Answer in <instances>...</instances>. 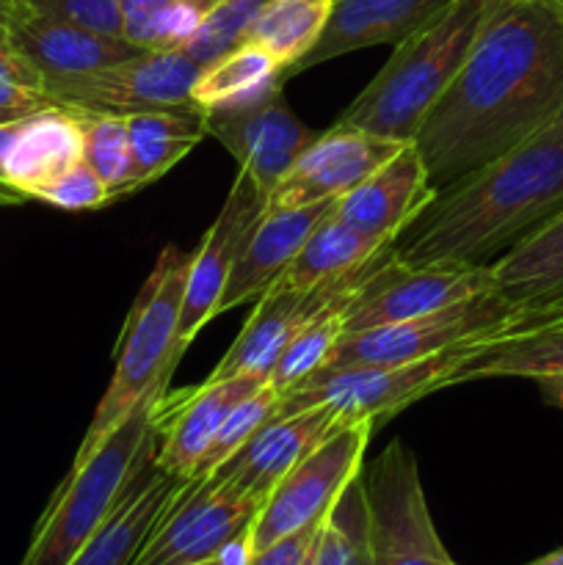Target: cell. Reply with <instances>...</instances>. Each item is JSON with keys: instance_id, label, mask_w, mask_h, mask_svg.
<instances>
[{"instance_id": "2e32d148", "label": "cell", "mask_w": 563, "mask_h": 565, "mask_svg": "<svg viewBox=\"0 0 563 565\" xmlns=\"http://www.w3.org/2000/svg\"><path fill=\"white\" fill-rule=\"evenodd\" d=\"M3 36L36 70L44 88L141 53V47L127 39L108 36L11 0H3Z\"/></svg>"}, {"instance_id": "603a6c76", "label": "cell", "mask_w": 563, "mask_h": 565, "mask_svg": "<svg viewBox=\"0 0 563 565\" xmlns=\"http://www.w3.org/2000/svg\"><path fill=\"white\" fill-rule=\"evenodd\" d=\"M83 160L81 127L72 110L44 108L25 116L11 130L3 152V177L31 202L33 191Z\"/></svg>"}, {"instance_id": "7dc6e473", "label": "cell", "mask_w": 563, "mask_h": 565, "mask_svg": "<svg viewBox=\"0 0 563 565\" xmlns=\"http://www.w3.org/2000/svg\"><path fill=\"white\" fill-rule=\"evenodd\" d=\"M544 3H555V6H563V0H544Z\"/></svg>"}, {"instance_id": "f546056e", "label": "cell", "mask_w": 563, "mask_h": 565, "mask_svg": "<svg viewBox=\"0 0 563 565\" xmlns=\"http://www.w3.org/2000/svg\"><path fill=\"white\" fill-rule=\"evenodd\" d=\"M334 0H268L248 28L246 42L263 47L279 64L282 77L296 75V66L318 44Z\"/></svg>"}, {"instance_id": "f1b7e54d", "label": "cell", "mask_w": 563, "mask_h": 565, "mask_svg": "<svg viewBox=\"0 0 563 565\" xmlns=\"http://www.w3.org/2000/svg\"><path fill=\"white\" fill-rule=\"evenodd\" d=\"M390 246L392 243H381L375 237L362 235L353 226L342 224L329 210L312 230V235L307 237L296 259L287 265V270L276 281L285 287H296V290H307L320 281L357 270L359 265L370 263Z\"/></svg>"}, {"instance_id": "277c9868", "label": "cell", "mask_w": 563, "mask_h": 565, "mask_svg": "<svg viewBox=\"0 0 563 565\" xmlns=\"http://www.w3.org/2000/svg\"><path fill=\"white\" fill-rule=\"evenodd\" d=\"M160 397L132 408L86 458L72 461L17 565H66L108 522L138 475L155 463Z\"/></svg>"}, {"instance_id": "cb8c5ba5", "label": "cell", "mask_w": 563, "mask_h": 565, "mask_svg": "<svg viewBox=\"0 0 563 565\" xmlns=\"http://www.w3.org/2000/svg\"><path fill=\"white\" fill-rule=\"evenodd\" d=\"M489 274L513 315L563 301V210L491 263Z\"/></svg>"}, {"instance_id": "d6a6232c", "label": "cell", "mask_w": 563, "mask_h": 565, "mask_svg": "<svg viewBox=\"0 0 563 565\" xmlns=\"http://www.w3.org/2000/svg\"><path fill=\"white\" fill-rule=\"evenodd\" d=\"M72 116H75L77 127H81L83 160L108 185L110 196L121 199L136 193L141 182H138L136 163H132L125 116L97 114V110H72Z\"/></svg>"}, {"instance_id": "ac0fdd59", "label": "cell", "mask_w": 563, "mask_h": 565, "mask_svg": "<svg viewBox=\"0 0 563 565\" xmlns=\"http://www.w3.org/2000/svg\"><path fill=\"white\" fill-rule=\"evenodd\" d=\"M204 119H208V136H213L235 158L237 171L252 177L263 193H270L279 185L298 154L318 136L287 108L282 94L257 108L204 114Z\"/></svg>"}, {"instance_id": "9c48e42d", "label": "cell", "mask_w": 563, "mask_h": 565, "mask_svg": "<svg viewBox=\"0 0 563 565\" xmlns=\"http://www.w3.org/2000/svg\"><path fill=\"white\" fill-rule=\"evenodd\" d=\"M511 318L513 307L500 292H480V296L419 315V318L342 334L323 367L419 362V359L436 356V353L453 351V348L491 340L506 329Z\"/></svg>"}, {"instance_id": "7c38bea8", "label": "cell", "mask_w": 563, "mask_h": 565, "mask_svg": "<svg viewBox=\"0 0 563 565\" xmlns=\"http://www.w3.org/2000/svg\"><path fill=\"white\" fill-rule=\"evenodd\" d=\"M489 290H495L489 268L408 265L401 263L390 248V254L370 270V276L348 303L342 334L419 318V315L436 312V309Z\"/></svg>"}, {"instance_id": "7a4b0ae2", "label": "cell", "mask_w": 563, "mask_h": 565, "mask_svg": "<svg viewBox=\"0 0 563 565\" xmlns=\"http://www.w3.org/2000/svg\"><path fill=\"white\" fill-rule=\"evenodd\" d=\"M563 210V114L500 158L439 188L397 235L408 265L489 268Z\"/></svg>"}, {"instance_id": "ab89813d", "label": "cell", "mask_w": 563, "mask_h": 565, "mask_svg": "<svg viewBox=\"0 0 563 565\" xmlns=\"http://www.w3.org/2000/svg\"><path fill=\"white\" fill-rule=\"evenodd\" d=\"M318 530L320 524H315V527H307V530H298V533L287 535V539L254 552L248 565H304L307 563L309 552H312L315 539H318Z\"/></svg>"}, {"instance_id": "4fadbf2b", "label": "cell", "mask_w": 563, "mask_h": 565, "mask_svg": "<svg viewBox=\"0 0 563 565\" xmlns=\"http://www.w3.org/2000/svg\"><path fill=\"white\" fill-rule=\"evenodd\" d=\"M390 248L381 252L379 257L370 259V263L359 265L357 270H348V274L320 281V285L307 287V290H296V287H285L279 285V281H274V285L257 298V307H254L252 318L246 320V326H243L241 334L235 337V342H232L230 351L224 353V359L215 364V370L210 373V381L232 379V375L243 373L265 375V379L270 381V373H274L276 362H279L287 342H290L293 337L320 312V309L329 307L337 298L353 296V292L362 287V281L370 276V270L390 254Z\"/></svg>"}, {"instance_id": "52a82bcc", "label": "cell", "mask_w": 563, "mask_h": 565, "mask_svg": "<svg viewBox=\"0 0 563 565\" xmlns=\"http://www.w3.org/2000/svg\"><path fill=\"white\" fill-rule=\"evenodd\" d=\"M370 565H458L436 533L414 452L392 439L362 467Z\"/></svg>"}, {"instance_id": "7402d4cb", "label": "cell", "mask_w": 563, "mask_h": 565, "mask_svg": "<svg viewBox=\"0 0 563 565\" xmlns=\"http://www.w3.org/2000/svg\"><path fill=\"white\" fill-rule=\"evenodd\" d=\"M450 3L453 0H334L318 44L296 66V75L353 50L403 42Z\"/></svg>"}, {"instance_id": "d4e9b609", "label": "cell", "mask_w": 563, "mask_h": 565, "mask_svg": "<svg viewBox=\"0 0 563 565\" xmlns=\"http://www.w3.org/2000/svg\"><path fill=\"white\" fill-rule=\"evenodd\" d=\"M180 483V478H171L149 463L130 486L119 508L110 513L108 522L66 565H132L149 530L158 522Z\"/></svg>"}, {"instance_id": "d6986e66", "label": "cell", "mask_w": 563, "mask_h": 565, "mask_svg": "<svg viewBox=\"0 0 563 565\" xmlns=\"http://www.w3.org/2000/svg\"><path fill=\"white\" fill-rule=\"evenodd\" d=\"M436 196L423 154L412 141L364 177L357 188L331 204V215L362 235L395 243L397 235L423 213Z\"/></svg>"}, {"instance_id": "ba28073f", "label": "cell", "mask_w": 563, "mask_h": 565, "mask_svg": "<svg viewBox=\"0 0 563 565\" xmlns=\"http://www.w3.org/2000/svg\"><path fill=\"white\" fill-rule=\"evenodd\" d=\"M373 428L370 419L340 425L274 486L248 527L252 552L323 522L342 489L362 472Z\"/></svg>"}, {"instance_id": "ee69618b", "label": "cell", "mask_w": 563, "mask_h": 565, "mask_svg": "<svg viewBox=\"0 0 563 565\" xmlns=\"http://www.w3.org/2000/svg\"><path fill=\"white\" fill-rule=\"evenodd\" d=\"M522 565H563V546H557V550L546 552V555L535 557V561L522 563Z\"/></svg>"}, {"instance_id": "e575fe53", "label": "cell", "mask_w": 563, "mask_h": 565, "mask_svg": "<svg viewBox=\"0 0 563 565\" xmlns=\"http://www.w3.org/2000/svg\"><path fill=\"white\" fill-rule=\"evenodd\" d=\"M268 0H221L213 11L193 31V36L182 44V53L196 61L199 66L221 58L224 53L246 42L248 28L257 20Z\"/></svg>"}, {"instance_id": "bcb514c9", "label": "cell", "mask_w": 563, "mask_h": 565, "mask_svg": "<svg viewBox=\"0 0 563 565\" xmlns=\"http://www.w3.org/2000/svg\"><path fill=\"white\" fill-rule=\"evenodd\" d=\"M0 33H3V0H0Z\"/></svg>"}, {"instance_id": "8992f818", "label": "cell", "mask_w": 563, "mask_h": 565, "mask_svg": "<svg viewBox=\"0 0 563 565\" xmlns=\"http://www.w3.org/2000/svg\"><path fill=\"white\" fill-rule=\"evenodd\" d=\"M478 345L453 348L419 362L320 367L282 392L276 417L323 406L342 423H379L431 392L453 386V375L469 362Z\"/></svg>"}, {"instance_id": "3957f363", "label": "cell", "mask_w": 563, "mask_h": 565, "mask_svg": "<svg viewBox=\"0 0 563 565\" xmlns=\"http://www.w3.org/2000/svg\"><path fill=\"white\" fill-rule=\"evenodd\" d=\"M486 0H453L445 11L395 44L379 75L340 114V125L390 141H414L450 88L475 42Z\"/></svg>"}, {"instance_id": "8fae6325", "label": "cell", "mask_w": 563, "mask_h": 565, "mask_svg": "<svg viewBox=\"0 0 563 565\" xmlns=\"http://www.w3.org/2000/svg\"><path fill=\"white\" fill-rule=\"evenodd\" d=\"M259 502L215 483L182 480L180 489L149 530L132 565H191L219 555L230 541L248 533Z\"/></svg>"}, {"instance_id": "30bf717a", "label": "cell", "mask_w": 563, "mask_h": 565, "mask_svg": "<svg viewBox=\"0 0 563 565\" xmlns=\"http://www.w3.org/2000/svg\"><path fill=\"white\" fill-rule=\"evenodd\" d=\"M202 66L182 50H141L125 61L47 86L55 108L132 116L160 108H193L191 92Z\"/></svg>"}, {"instance_id": "484cf974", "label": "cell", "mask_w": 563, "mask_h": 565, "mask_svg": "<svg viewBox=\"0 0 563 565\" xmlns=\"http://www.w3.org/2000/svg\"><path fill=\"white\" fill-rule=\"evenodd\" d=\"M282 86L279 64L263 47L243 42L199 70L191 105L202 114H232L268 103L282 94Z\"/></svg>"}, {"instance_id": "4dcf8cb0", "label": "cell", "mask_w": 563, "mask_h": 565, "mask_svg": "<svg viewBox=\"0 0 563 565\" xmlns=\"http://www.w3.org/2000/svg\"><path fill=\"white\" fill-rule=\"evenodd\" d=\"M221 0H119L121 39L141 50H182Z\"/></svg>"}, {"instance_id": "83f0119b", "label": "cell", "mask_w": 563, "mask_h": 565, "mask_svg": "<svg viewBox=\"0 0 563 565\" xmlns=\"http://www.w3.org/2000/svg\"><path fill=\"white\" fill-rule=\"evenodd\" d=\"M138 182L149 185L174 169L208 138V119L196 108H160L125 116Z\"/></svg>"}, {"instance_id": "9a60e30c", "label": "cell", "mask_w": 563, "mask_h": 565, "mask_svg": "<svg viewBox=\"0 0 563 565\" xmlns=\"http://www.w3.org/2000/svg\"><path fill=\"white\" fill-rule=\"evenodd\" d=\"M401 147L403 141H390L337 121L326 132H318L298 154L279 185L268 193V210L334 202L373 174Z\"/></svg>"}, {"instance_id": "1f68e13d", "label": "cell", "mask_w": 563, "mask_h": 565, "mask_svg": "<svg viewBox=\"0 0 563 565\" xmlns=\"http://www.w3.org/2000/svg\"><path fill=\"white\" fill-rule=\"evenodd\" d=\"M309 565H370V519L362 472L323 516Z\"/></svg>"}, {"instance_id": "e0dca14e", "label": "cell", "mask_w": 563, "mask_h": 565, "mask_svg": "<svg viewBox=\"0 0 563 565\" xmlns=\"http://www.w3.org/2000/svg\"><path fill=\"white\" fill-rule=\"evenodd\" d=\"M265 384H270L265 375L243 373L219 381L208 379L196 390L182 392L174 403L169 395L160 397L155 428L163 434V445H158L155 452V467L171 478L191 480L232 408Z\"/></svg>"}, {"instance_id": "ffe728a7", "label": "cell", "mask_w": 563, "mask_h": 565, "mask_svg": "<svg viewBox=\"0 0 563 565\" xmlns=\"http://www.w3.org/2000/svg\"><path fill=\"white\" fill-rule=\"evenodd\" d=\"M340 425L346 423L323 406L304 408V412L287 414V417H274L235 456L226 458L219 469H213L204 478H213L215 483L263 505L274 486L312 447H318L326 436L334 434Z\"/></svg>"}, {"instance_id": "836d02e7", "label": "cell", "mask_w": 563, "mask_h": 565, "mask_svg": "<svg viewBox=\"0 0 563 565\" xmlns=\"http://www.w3.org/2000/svg\"><path fill=\"white\" fill-rule=\"evenodd\" d=\"M357 296V292H353ZM353 296L337 298L331 301L329 307L320 309L290 342L282 351L279 362H276L274 373H270V386L276 392L290 390L293 384H298L301 379H307L309 373H315L318 367H323V362L329 359V353L334 351V345L340 342L342 331V320H346V309L351 303Z\"/></svg>"}, {"instance_id": "60d3db41", "label": "cell", "mask_w": 563, "mask_h": 565, "mask_svg": "<svg viewBox=\"0 0 563 565\" xmlns=\"http://www.w3.org/2000/svg\"><path fill=\"white\" fill-rule=\"evenodd\" d=\"M557 315H563V301L552 303V307H544V309H535V312L513 315V318L508 320L506 329H502L500 334H497V337H502V334H517V331L533 329V326L544 323V320H550V318H557Z\"/></svg>"}, {"instance_id": "5b68a950", "label": "cell", "mask_w": 563, "mask_h": 565, "mask_svg": "<svg viewBox=\"0 0 563 565\" xmlns=\"http://www.w3.org/2000/svg\"><path fill=\"white\" fill-rule=\"evenodd\" d=\"M191 257L177 246H166L155 259L141 292L127 312L125 329L116 342V367L103 401L83 434L75 458H86L127 414L149 397L169 392L171 373L182 348L177 342L185 276Z\"/></svg>"}, {"instance_id": "d590c367", "label": "cell", "mask_w": 563, "mask_h": 565, "mask_svg": "<svg viewBox=\"0 0 563 565\" xmlns=\"http://www.w3.org/2000/svg\"><path fill=\"white\" fill-rule=\"evenodd\" d=\"M276 406H279V392L270 384H265L263 390L254 392L252 397L237 403L230 412V417L224 419V425L219 428V434L213 436V441H210L208 452L202 456L196 475H193L191 480L204 478V475H210L213 469H219L226 458L235 456L259 428H265V425L276 417Z\"/></svg>"}, {"instance_id": "4316f807", "label": "cell", "mask_w": 563, "mask_h": 565, "mask_svg": "<svg viewBox=\"0 0 563 565\" xmlns=\"http://www.w3.org/2000/svg\"><path fill=\"white\" fill-rule=\"evenodd\" d=\"M563 375V326H539L480 342L453 384L484 379H552Z\"/></svg>"}, {"instance_id": "f6af8a7d", "label": "cell", "mask_w": 563, "mask_h": 565, "mask_svg": "<svg viewBox=\"0 0 563 565\" xmlns=\"http://www.w3.org/2000/svg\"><path fill=\"white\" fill-rule=\"evenodd\" d=\"M191 565H224L219 561V557H210V561H202V563H191Z\"/></svg>"}, {"instance_id": "6da1fadb", "label": "cell", "mask_w": 563, "mask_h": 565, "mask_svg": "<svg viewBox=\"0 0 563 565\" xmlns=\"http://www.w3.org/2000/svg\"><path fill=\"white\" fill-rule=\"evenodd\" d=\"M563 114V6L486 0L475 42L414 136L434 188L500 158Z\"/></svg>"}, {"instance_id": "44dd1931", "label": "cell", "mask_w": 563, "mask_h": 565, "mask_svg": "<svg viewBox=\"0 0 563 565\" xmlns=\"http://www.w3.org/2000/svg\"><path fill=\"white\" fill-rule=\"evenodd\" d=\"M331 204L334 202L265 210L259 224L254 226L252 237L243 246L241 257L235 259L230 279H226L219 301V315L246 301H257L296 259V254L301 252L320 218L329 213Z\"/></svg>"}, {"instance_id": "5bb4252c", "label": "cell", "mask_w": 563, "mask_h": 565, "mask_svg": "<svg viewBox=\"0 0 563 565\" xmlns=\"http://www.w3.org/2000/svg\"><path fill=\"white\" fill-rule=\"evenodd\" d=\"M268 210V193L257 188L248 174L237 171L226 202L210 230L204 232L202 243L191 254L185 276V296H182L180 326H177V342L185 351L210 318L219 315L221 292L230 279L235 259L241 257L243 246L252 237L254 226Z\"/></svg>"}, {"instance_id": "7bdbcfd3", "label": "cell", "mask_w": 563, "mask_h": 565, "mask_svg": "<svg viewBox=\"0 0 563 565\" xmlns=\"http://www.w3.org/2000/svg\"><path fill=\"white\" fill-rule=\"evenodd\" d=\"M539 392L544 395L546 403H552L555 408L563 412V375H552V379H539L535 381Z\"/></svg>"}, {"instance_id": "b9f144b4", "label": "cell", "mask_w": 563, "mask_h": 565, "mask_svg": "<svg viewBox=\"0 0 563 565\" xmlns=\"http://www.w3.org/2000/svg\"><path fill=\"white\" fill-rule=\"evenodd\" d=\"M17 121H9V125H0V204H22V196L14 191V188L6 182L3 177V152H6V143H9L11 130H14Z\"/></svg>"}, {"instance_id": "74e56055", "label": "cell", "mask_w": 563, "mask_h": 565, "mask_svg": "<svg viewBox=\"0 0 563 565\" xmlns=\"http://www.w3.org/2000/svg\"><path fill=\"white\" fill-rule=\"evenodd\" d=\"M33 199L50 204V207L66 210V213L99 210L105 207V204L114 202L108 185L99 180L97 171H94L86 160H77L75 166L61 171L59 177H53L50 182L39 185L36 191H33Z\"/></svg>"}, {"instance_id": "f35d334b", "label": "cell", "mask_w": 563, "mask_h": 565, "mask_svg": "<svg viewBox=\"0 0 563 565\" xmlns=\"http://www.w3.org/2000/svg\"><path fill=\"white\" fill-rule=\"evenodd\" d=\"M11 3H20L33 11H42V14L77 22V25L108 33V36H121L119 0H11Z\"/></svg>"}, {"instance_id": "8d00e7d4", "label": "cell", "mask_w": 563, "mask_h": 565, "mask_svg": "<svg viewBox=\"0 0 563 565\" xmlns=\"http://www.w3.org/2000/svg\"><path fill=\"white\" fill-rule=\"evenodd\" d=\"M55 108L31 64L0 33V125Z\"/></svg>"}]
</instances>
